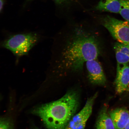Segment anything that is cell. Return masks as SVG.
Returning <instances> with one entry per match:
<instances>
[{"instance_id": "obj_1", "label": "cell", "mask_w": 129, "mask_h": 129, "mask_svg": "<svg viewBox=\"0 0 129 129\" xmlns=\"http://www.w3.org/2000/svg\"><path fill=\"white\" fill-rule=\"evenodd\" d=\"M98 26L75 23L58 32L50 68L53 75L60 78L82 75L87 61L103 55L104 40Z\"/></svg>"}, {"instance_id": "obj_2", "label": "cell", "mask_w": 129, "mask_h": 129, "mask_svg": "<svg viewBox=\"0 0 129 129\" xmlns=\"http://www.w3.org/2000/svg\"><path fill=\"white\" fill-rule=\"evenodd\" d=\"M79 98L75 91H69L60 99L43 104L33 112L42 119L49 129H64L79 106Z\"/></svg>"}, {"instance_id": "obj_3", "label": "cell", "mask_w": 129, "mask_h": 129, "mask_svg": "<svg viewBox=\"0 0 129 129\" xmlns=\"http://www.w3.org/2000/svg\"><path fill=\"white\" fill-rule=\"evenodd\" d=\"M98 22L106 29L118 42L129 46V22L109 15L97 18Z\"/></svg>"}, {"instance_id": "obj_4", "label": "cell", "mask_w": 129, "mask_h": 129, "mask_svg": "<svg viewBox=\"0 0 129 129\" xmlns=\"http://www.w3.org/2000/svg\"><path fill=\"white\" fill-rule=\"evenodd\" d=\"M38 40L36 34H20L10 37L4 42L3 46L15 55L22 56L26 54Z\"/></svg>"}, {"instance_id": "obj_5", "label": "cell", "mask_w": 129, "mask_h": 129, "mask_svg": "<svg viewBox=\"0 0 129 129\" xmlns=\"http://www.w3.org/2000/svg\"><path fill=\"white\" fill-rule=\"evenodd\" d=\"M98 96V93H96L88 98L83 109L73 116L64 129H84L92 113L93 105Z\"/></svg>"}, {"instance_id": "obj_6", "label": "cell", "mask_w": 129, "mask_h": 129, "mask_svg": "<svg viewBox=\"0 0 129 129\" xmlns=\"http://www.w3.org/2000/svg\"><path fill=\"white\" fill-rule=\"evenodd\" d=\"M85 72L88 81L91 84L99 86L106 85L107 79L99 58L87 61L85 64Z\"/></svg>"}, {"instance_id": "obj_7", "label": "cell", "mask_w": 129, "mask_h": 129, "mask_svg": "<svg viewBox=\"0 0 129 129\" xmlns=\"http://www.w3.org/2000/svg\"><path fill=\"white\" fill-rule=\"evenodd\" d=\"M129 83V64L117 65L115 81L116 92L121 94L126 91Z\"/></svg>"}, {"instance_id": "obj_8", "label": "cell", "mask_w": 129, "mask_h": 129, "mask_svg": "<svg viewBox=\"0 0 129 129\" xmlns=\"http://www.w3.org/2000/svg\"><path fill=\"white\" fill-rule=\"evenodd\" d=\"M109 114L115 129H124L129 120V111L124 108L111 111Z\"/></svg>"}, {"instance_id": "obj_9", "label": "cell", "mask_w": 129, "mask_h": 129, "mask_svg": "<svg viewBox=\"0 0 129 129\" xmlns=\"http://www.w3.org/2000/svg\"><path fill=\"white\" fill-rule=\"evenodd\" d=\"M95 127L96 129H115L106 106H103L99 113Z\"/></svg>"}, {"instance_id": "obj_10", "label": "cell", "mask_w": 129, "mask_h": 129, "mask_svg": "<svg viewBox=\"0 0 129 129\" xmlns=\"http://www.w3.org/2000/svg\"><path fill=\"white\" fill-rule=\"evenodd\" d=\"M117 65H122L129 62V46L119 42L114 45Z\"/></svg>"}, {"instance_id": "obj_11", "label": "cell", "mask_w": 129, "mask_h": 129, "mask_svg": "<svg viewBox=\"0 0 129 129\" xmlns=\"http://www.w3.org/2000/svg\"><path fill=\"white\" fill-rule=\"evenodd\" d=\"M94 9L97 10L119 13L120 3L118 0H100Z\"/></svg>"}, {"instance_id": "obj_12", "label": "cell", "mask_w": 129, "mask_h": 129, "mask_svg": "<svg viewBox=\"0 0 129 129\" xmlns=\"http://www.w3.org/2000/svg\"><path fill=\"white\" fill-rule=\"evenodd\" d=\"M120 4L119 14L123 18L129 22V0H118Z\"/></svg>"}, {"instance_id": "obj_13", "label": "cell", "mask_w": 129, "mask_h": 129, "mask_svg": "<svg viewBox=\"0 0 129 129\" xmlns=\"http://www.w3.org/2000/svg\"><path fill=\"white\" fill-rule=\"evenodd\" d=\"M0 129H13L12 124L7 119L0 118Z\"/></svg>"}, {"instance_id": "obj_14", "label": "cell", "mask_w": 129, "mask_h": 129, "mask_svg": "<svg viewBox=\"0 0 129 129\" xmlns=\"http://www.w3.org/2000/svg\"><path fill=\"white\" fill-rule=\"evenodd\" d=\"M57 4H62L67 2L69 0H54Z\"/></svg>"}, {"instance_id": "obj_15", "label": "cell", "mask_w": 129, "mask_h": 129, "mask_svg": "<svg viewBox=\"0 0 129 129\" xmlns=\"http://www.w3.org/2000/svg\"><path fill=\"white\" fill-rule=\"evenodd\" d=\"M3 5H4V2L3 0H0V12L2 9Z\"/></svg>"}, {"instance_id": "obj_16", "label": "cell", "mask_w": 129, "mask_h": 129, "mask_svg": "<svg viewBox=\"0 0 129 129\" xmlns=\"http://www.w3.org/2000/svg\"><path fill=\"white\" fill-rule=\"evenodd\" d=\"M124 129H129V120L128 123H127V125L126 126Z\"/></svg>"}, {"instance_id": "obj_17", "label": "cell", "mask_w": 129, "mask_h": 129, "mask_svg": "<svg viewBox=\"0 0 129 129\" xmlns=\"http://www.w3.org/2000/svg\"><path fill=\"white\" fill-rule=\"evenodd\" d=\"M126 91H127L129 92V83L128 85V87L127 88V89Z\"/></svg>"}]
</instances>
